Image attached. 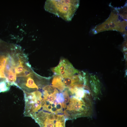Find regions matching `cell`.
Wrapping results in <instances>:
<instances>
[{"label": "cell", "instance_id": "3", "mask_svg": "<svg viewBox=\"0 0 127 127\" xmlns=\"http://www.w3.org/2000/svg\"><path fill=\"white\" fill-rule=\"evenodd\" d=\"M66 109L75 117L83 114L86 112V107L83 100L73 96L71 98Z\"/></svg>", "mask_w": 127, "mask_h": 127}, {"label": "cell", "instance_id": "7", "mask_svg": "<svg viewBox=\"0 0 127 127\" xmlns=\"http://www.w3.org/2000/svg\"><path fill=\"white\" fill-rule=\"evenodd\" d=\"M56 99L59 103H62L64 101V99L63 94L61 93H57Z\"/></svg>", "mask_w": 127, "mask_h": 127}, {"label": "cell", "instance_id": "4", "mask_svg": "<svg viewBox=\"0 0 127 127\" xmlns=\"http://www.w3.org/2000/svg\"><path fill=\"white\" fill-rule=\"evenodd\" d=\"M9 53L0 54V82L6 80L4 73V69Z\"/></svg>", "mask_w": 127, "mask_h": 127}, {"label": "cell", "instance_id": "2", "mask_svg": "<svg viewBox=\"0 0 127 127\" xmlns=\"http://www.w3.org/2000/svg\"><path fill=\"white\" fill-rule=\"evenodd\" d=\"M52 71L57 75L63 78L72 76L76 71L71 63L65 59L61 60L59 64L52 69Z\"/></svg>", "mask_w": 127, "mask_h": 127}, {"label": "cell", "instance_id": "9", "mask_svg": "<svg viewBox=\"0 0 127 127\" xmlns=\"http://www.w3.org/2000/svg\"><path fill=\"white\" fill-rule=\"evenodd\" d=\"M62 107L64 108H66V103L63 102L62 103Z\"/></svg>", "mask_w": 127, "mask_h": 127}, {"label": "cell", "instance_id": "1", "mask_svg": "<svg viewBox=\"0 0 127 127\" xmlns=\"http://www.w3.org/2000/svg\"><path fill=\"white\" fill-rule=\"evenodd\" d=\"M79 4V0H47L44 8L46 11L69 21L71 20Z\"/></svg>", "mask_w": 127, "mask_h": 127}, {"label": "cell", "instance_id": "8", "mask_svg": "<svg viewBox=\"0 0 127 127\" xmlns=\"http://www.w3.org/2000/svg\"><path fill=\"white\" fill-rule=\"evenodd\" d=\"M64 100V103H68L70 100L69 95L67 90L65 91L63 93Z\"/></svg>", "mask_w": 127, "mask_h": 127}, {"label": "cell", "instance_id": "5", "mask_svg": "<svg viewBox=\"0 0 127 127\" xmlns=\"http://www.w3.org/2000/svg\"><path fill=\"white\" fill-rule=\"evenodd\" d=\"M63 79L62 77L56 75L54 76L52 83L53 86L61 91L66 88L63 81Z\"/></svg>", "mask_w": 127, "mask_h": 127}, {"label": "cell", "instance_id": "6", "mask_svg": "<svg viewBox=\"0 0 127 127\" xmlns=\"http://www.w3.org/2000/svg\"><path fill=\"white\" fill-rule=\"evenodd\" d=\"M79 81L77 76H71L65 78H63V81L66 88H70Z\"/></svg>", "mask_w": 127, "mask_h": 127}]
</instances>
